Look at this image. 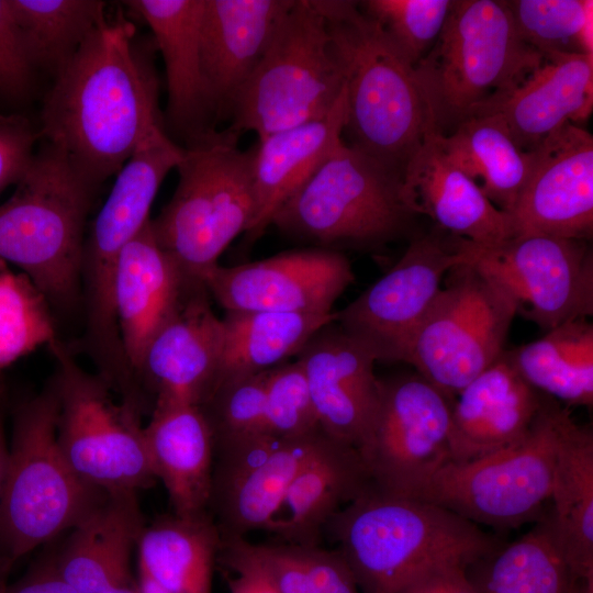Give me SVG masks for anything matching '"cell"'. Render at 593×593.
Masks as SVG:
<instances>
[{"mask_svg":"<svg viewBox=\"0 0 593 593\" xmlns=\"http://www.w3.org/2000/svg\"><path fill=\"white\" fill-rule=\"evenodd\" d=\"M40 132L20 114H0V193L16 184L36 152Z\"/></svg>","mask_w":593,"mask_h":593,"instance_id":"obj_46","label":"cell"},{"mask_svg":"<svg viewBox=\"0 0 593 593\" xmlns=\"http://www.w3.org/2000/svg\"><path fill=\"white\" fill-rule=\"evenodd\" d=\"M138 583L141 593H167L142 569H138Z\"/></svg>","mask_w":593,"mask_h":593,"instance_id":"obj_51","label":"cell"},{"mask_svg":"<svg viewBox=\"0 0 593 593\" xmlns=\"http://www.w3.org/2000/svg\"><path fill=\"white\" fill-rule=\"evenodd\" d=\"M542 400L502 354L451 402L450 461H469L518 443Z\"/></svg>","mask_w":593,"mask_h":593,"instance_id":"obj_24","label":"cell"},{"mask_svg":"<svg viewBox=\"0 0 593 593\" xmlns=\"http://www.w3.org/2000/svg\"><path fill=\"white\" fill-rule=\"evenodd\" d=\"M570 593H593V579L574 581Z\"/></svg>","mask_w":593,"mask_h":593,"instance_id":"obj_53","label":"cell"},{"mask_svg":"<svg viewBox=\"0 0 593 593\" xmlns=\"http://www.w3.org/2000/svg\"><path fill=\"white\" fill-rule=\"evenodd\" d=\"M0 593H78L57 572L54 562H46L29 572L11 586L0 581Z\"/></svg>","mask_w":593,"mask_h":593,"instance_id":"obj_48","label":"cell"},{"mask_svg":"<svg viewBox=\"0 0 593 593\" xmlns=\"http://www.w3.org/2000/svg\"><path fill=\"white\" fill-rule=\"evenodd\" d=\"M345 115L344 85L325 116L258 138L253 161L256 215L246 233L249 242L264 234L277 211L343 142Z\"/></svg>","mask_w":593,"mask_h":593,"instance_id":"obj_30","label":"cell"},{"mask_svg":"<svg viewBox=\"0 0 593 593\" xmlns=\"http://www.w3.org/2000/svg\"><path fill=\"white\" fill-rule=\"evenodd\" d=\"M243 538L221 539L219 561L227 569L230 593H279L245 550Z\"/></svg>","mask_w":593,"mask_h":593,"instance_id":"obj_47","label":"cell"},{"mask_svg":"<svg viewBox=\"0 0 593 593\" xmlns=\"http://www.w3.org/2000/svg\"><path fill=\"white\" fill-rule=\"evenodd\" d=\"M331 438H283L266 433L214 441L209 504L221 539L265 530L295 475Z\"/></svg>","mask_w":593,"mask_h":593,"instance_id":"obj_16","label":"cell"},{"mask_svg":"<svg viewBox=\"0 0 593 593\" xmlns=\"http://www.w3.org/2000/svg\"><path fill=\"white\" fill-rule=\"evenodd\" d=\"M510 299L470 261L451 268L402 358L450 402L494 363L515 317Z\"/></svg>","mask_w":593,"mask_h":593,"instance_id":"obj_12","label":"cell"},{"mask_svg":"<svg viewBox=\"0 0 593 593\" xmlns=\"http://www.w3.org/2000/svg\"><path fill=\"white\" fill-rule=\"evenodd\" d=\"M315 3L343 66L346 143L402 175L434 128L414 67L358 1Z\"/></svg>","mask_w":593,"mask_h":593,"instance_id":"obj_3","label":"cell"},{"mask_svg":"<svg viewBox=\"0 0 593 593\" xmlns=\"http://www.w3.org/2000/svg\"><path fill=\"white\" fill-rule=\"evenodd\" d=\"M58 402L57 438L76 474L101 491H137L155 481L141 411L100 374L82 369L58 339L51 347Z\"/></svg>","mask_w":593,"mask_h":593,"instance_id":"obj_10","label":"cell"},{"mask_svg":"<svg viewBox=\"0 0 593 593\" xmlns=\"http://www.w3.org/2000/svg\"><path fill=\"white\" fill-rule=\"evenodd\" d=\"M34 74L10 0H0V97L11 102L24 100Z\"/></svg>","mask_w":593,"mask_h":593,"instance_id":"obj_45","label":"cell"},{"mask_svg":"<svg viewBox=\"0 0 593 593\" xmlns=\"http://www.w3.org/2000/svg\"><path fill=\"white\" fill-rule=\"evenodd\" d=\"M322 430L301 363L283 362L267 371L265 433L283 438Z\"/></svg>","mask_w":593,"mask_h":593,"instance_id":"obj_44","label":"cell"},{"mask_svg":"<svg viewBox=\"0 0 593 593\" xmlns=\"http://www.w3.org/2000/svg\"><path fill=\"white\" fill-rule=\"evenodd\" d=\"M144 528L136 491H105L71 528L54 566L78 593L131 581V556Z\"/></svg>","mask_w":593,"mask_h":593,"instance_id":"obj_28","label":"cell"},{"mask_svg":"<svg viewBox=\"0 0 593 593\" xmlns=\"http://www.w3.org/2000/svg\"><path fill=\"white\" fill-rule=\"evenodd\" d=\"M470 262L512 302L516 315L550 331L593 314V253L586 240L546 235L494 245L470 242Z\"/></svg>","mask_w":593,"mask_h":593,"instance_id":"obj_13","label":"cell"},{"mask_svg":"<svg viewBox=\"0 0 593 593\" xmlns=\"http://www.w3.org/2000/svg\"><path fill=\"white\" fill-rule=\"evenodd\" d=\"M221 545L211 516L172 514L145 526L138 544V569L167 593H211Z\"/></svg>","mask_w":593,"mask_h":593,"instance_id":"obj_33","label":"cell"},{"mask_svg":"<svg viewBox=\"0 0 593 593\" xmlns=\"http://www.w3.org/2000/svg\"><path fill=\"white\" fill-rule=\"evenodd\" d=\"M97 188L64 154L43 142L0 204V260L21 269L51 305L71 310L81 300L87 216Z\"/></svg>","mask_w":593,"mask_h":593,"instance_id":"obj_4","label":"cell"},{"mask_svg":"<svg viewBox=\"0 0 593 593\" xmlns=\"http://www.w3.org/2000/svg\"><path fill=\"white\" fill-rule=\"evenodd\" d=\"M358 4L414 67L437 40L452 0H366Z\"/></svg>","mask_w":593,"mask_h":593,"instance_id":"obj_42","label":"cell"},{"mask_svg":"<svg viewBox=\"0 0 593 593\" xmlns=\"http://www.w3.org/2000/svg\"><path fill=\"white\" fill-rule=\"evenodd\" d=\"M7 454H8V449L5 446L3 429H2V425L0 421V495H1V489H2V483H3Z\"/></svg>","mask_w":593,"mask_h":593,"instance_id":"obj_52","label":"cell"},{"mask_svg":"<svg viewBox=\"0 0 593 593\" xmlns=\"http://www.w3.org/2000/svg\"><path fill=\"white\" fill-rule=\"evenodd\" d=\"M335 318L336 312H225L222 358L213 390L225 381L267 371L298 356L307 340Z\"/></svg>","mask_w":593,"mask_h":593,"instance_id":"obj_34","label":"cell"},{"mask_svg":"<svg viewBox=\"0 0 593 593\" xmlns=\"http://www.w3.org/2000/svg\"><path fill=\"white\" fill-rule=\"evenodd\" d=\"M126 7L153 33L167 81L166 125L184 142L213 130L201 61L204 0H130Z\"/></svg>","mask_w":593,"mask_h":593,"instance_id":"obj_26","label":"cell"},{"mask_svg":"<svg viewBox=\"0 0 593 593\" xmlns=\"http://www.w3.org/2000/svg\"><path fill=\"white\" fill-rule=\"evenodd\" d=\"M267 371L219 384L200 406L214 441L265 433Z\"/></svg>","mask_w":593,"mask_h":593,"instance_id":"obj_43","label":"cell"},{"mask_svg":"<svg viewBox=\"0 0 593 593\" xmlns=\"http://www.w3.org/2000/svg\"><path fill=\"white\" fill-rule=\"evenodd\" d=\"M396 593H400V592H396Z\"/></svg>","mask_w":593,"mask_h":593,"instance_id":"obj_54","label":"cell"},{"mask_svg":"<svg viewBox=\"0 0 593 593\" xmlns=\"http://www.w3.org/2000/svg\"><path fill=\"white\" fill-rule=\"evenodd\" d=\"M592 104L593 55L558 53L545 56L518 87L472 114H496L516 145L532 152L566 123L588 120Z\"/></svg>","mask_w":593,"mask_h":593,"instance_id":"obj_25","label":"cell"},{"mask_svg":"<svg viewBox=\"0 0 593 593\" xmlns=\"http://www.w3.org/2000/svg\"><path fill=\"white\" fill-rule=\"evenodd\" d=\"M144 437L153 472L164 483L174 514L208 513L214 439L202 409L156 402Z\"/></svg>","mask_w":593,"mask_h":593,"instance_id":"obj_29","label":"cell"},{"mask_svg":"<svg viewBox=\"0 0 593 593\" xmlns=\"http://www.w3.org/2000/svg\"><path fill=\"white\" fill-rule=\"evenodd\" d=\"M522 40L544 57L550 54L593 55L591 0L506 1Z\"/></svg>","mask_w":593,"mask_h":593,"instance_id":"obj_41","label":"cell"},{"mask_svg":"<svg viewBox=\"0 0 593 593\" xmlns=\"http://www.w3.org/2000/svg\"><path fill=\"white\" fill-rule=\"evenodd\" d=\"M471 257L469 240L450 234L418 237L385 275L336 312L335 322L367 346L377 360L402 361L445 276Z\"/></svg>","mask_w":593,"mask_h":593,"instance_id":"obj_15","label":"cell"},{"mask_svg":"<svg viewBox=\"0 0 593 593\" xmlns=\"http://www.w3.org/2000/svg\"><path fill=\"white\" fill-rule=\"evenodd\" d=\"M402 186L413 211L452 236L484 246L513 237L510 216L456 163L434 128L404 166Z\"/></svg>","mask_w":593,"mask_h":593,"instance_id":"obj_23","label":"cell"},{"mask_svg":"<svg viewBox=\"0 0 593 593\" xmlns=\"http://www.w3.org/2000/svg\"><path fill=\"white\" fill-rule=\"evenodd\" d=\"M209 296L203 282L190 280L177 307L148 343L136 377L154 391V403L201 406L210 396L224 326Z\"/></svg>","mask_w":593,"mask_h":593,"instance_id":"obj_21","label":"cell"},{"mask_svg":"<svg viewBox=\"0 0 593 593\" xmlns=\"http://www.w3.org/2000/svg\"><path fill=\"white\" fill-rule=\"evenodd\" d=\"M370 485L359 452L329 439L295 475L265 530L280 542L321 545L331 518Z\"/></svg>","mask_w":593,"mask_h":593,"instance_id":"obj_31","label":"cell"},{"mask_svg":"<svg viewBox=\"0 0 593 593\" xmlns=\"http://www.w3.org/2000/svg\"><path fill=\"white\" fill-rule=\"evenodd\" d=\"M243 546L279 593H362L337 549L284 542Z\"/></svg>","mask_w":593,"mask_h":593,"instance_id":"obj_39","label":"cell"},{"mask_svg":"<svg viewBox=\"0 0 593 593\" xmlns=\"http://www.w3.org/2000/svg\"><path fill=\"white\" fill-rule=\"evenodd\" d=\"M148 47L123 15L105 16L55 76L41 113V139L98 188L136 148L165 130Z\"/></svg>","mask_w":593,"mask_h":593,"instance_id":"obj_1","label":"cell"},{"mask_svg":"<svg viewBox=\"0 0 593 593\" xmlns=\"http://www.w3.org/2000/svg\"><path fill=\"white\" fill-rule=\"evenodd\" d=\"M465 566H446L428 573L434 593H480Z\"/></svg>","mask_w":593,"mask_h":593,"instance_id":"obj_49","label":"cell"},{"mask_svg":"<svg viewBox=\"0 0 593 593\" xmlns=\"http://www.w3.org/2000/svg\"><path fill=\"white\" fill-rule=\"evenodd\" d=\"M348 258L310 247L233 267L216 265L202 278L225 312L332 313L354 282Z\"/></svg>","mask_w":593,"mask_h":593,"instance_id":"obj_17","label":"cell"},{"mask_svg":"<svg viewBox=\"0 0 593 593\" xmlns=\"http://www.w3.org/2000/svg\"><path fill=\"white\" fill-rule=\"evenodd\" d=\"M503 355L539 393L568 405H592L593 325L588 318L563 323Z\"/></svg>","mask_w":593,"mask_h":593,"instance_id":"obj_36","label":"cell"},{"mask_svg":"<svg viewBox=\"0 0 593 593\" xmlns=\"http://www.w3.org/2000/svg\"><path fill=\"white\" fill-rule=\"evenodd\" d=\"M150 222L122 249L114 277L116 325L136 380L148 343L175 311L191 280L159 246Z\"/></svg>","mask_w":593,"mask_h":593,"instance_id":"obj_27","label":"cell"},{"mask_svg":"<svg viewBox=\"0 0 593 593\" xmlns=\"http://www.w3.org/2000/svg\"><path fill=\"white\" fill-rule=\"evenodd\" d=\"M451 402L419 374L381 380L372 430L358 451L378 491L418 497L450 461Z\"/></svg>","mask_w":593,"mask_h":593,"instance_id":"obj_14","label":"cell"},{"mask_svg":"<svg viewBox=\"0 0 593 593\" xmlns=\"http://www.w3.org/2000/svg\"><path fill=\"white\" fill-rule=\"evenodd\" d=\"M415 215L402 175L343 139L277 211L271 225L313 247L336 250L396 239Z\"/></svg>","mask_w":593,"mask_h":593,"instance_id":"obj_8","label":"cell"},{"mask_svg":"<svg viewBox=\"0 0 593 593\" xmlns=\"http://www.w3.org/2000/svg\"><path fill=\"white\" fill-rule=\"evenodd\" d=\"M10 4L35 71L54 77L107 16V4L99 0H10Z\"/></svg>","mask_w":593,"mask_h":593,"instance_id":"obj_37","label":"cell"},{"mask_svg":"<svg viewBox=\"0 0 593 593\" xmlns=\"http://www.w3.org/2000/svg\"><path fill=\"white\" fill-rule=\"evenodd\" d=\"M294 0H204L201 61L208 108L215 125L261 60Z\"/></svg>","mask_w":593,"mask_h":593,"instance_id":"obj_22","label":"cell"},{"mask_svg":"<svg viewBox=\"0 0 593 593\" xmlns=\"http://www.w3.org/2000/svg\"><path fill=\"white\" fill-rule=\"evenodd\" d=\"M344 91L343 66L315 0H294L240 89L230 130L258 138L325 116Z\"/></svg>","mask_w":593,"mask_h":593,"instance_id":"obj_9","label":"cell"},{"mask_svg":"<svg viewBox=\"0 0 593 593\" xmlns=\"http://www.w3.org/2000/svg\"><path fill=\"white\" fill-rule=\"evenodd\" d=\"M443 143L485 197L508 214L528 179L533 152L521 149L503 121L489 112L470 115L443 135Z\"/></svg>","mask_w":593,"mask_h":593,"instance_id":"obj_35","label":"cell"},{"mask_svg":"<svg viewBox=\"0 0 593 593\" xmlns=\"http://www.w3.org/2000/svg\"><path fill=\"white\" fill-rule=\"evenodd\" d=\"M325 532L362 593H395L436 569L470 568L500 547L477 524L439 505L385 494L372 484Z\"/></svg>","mask_w":593,"mask_h":593,"instance_id":"obj_2","label":"cell"},{"mask_svg":"<svg viewBox=\"0 0 593 593\" xmlns=\"http://www.w3.org/2000/svg\"><path fill=\"white\" fill-rule=\"evenodd\" d=\"M97 593H141L138 579L124 583L114 584L98 591Z\"/></svg>","mask_w":593,"mask_h":593,"instance_id":"obj_50","label":"cell"},{"mask_svg":"<svg viewBox=\"0 0 593 593\" xmlns=\"http://www.w3.org/2000/svg\"><path fill=\"white\" fill-rule=\"evenodd\" d=\"M563 406L544 394L529 432L518 443L482 457L446 463L418 499L474 524L517 527L549 500Z\"/></svg>","mask_w":593,"mask_h":593,"instance_id":"obj_11","label":"cell"},{"mask_svg":"<svg viewBox=\"0 0 593 593\" xmlns=\"http://www.w3.org/2000/svg\"><path fill=\"white\" fill-rule=\"evenodd\" d=\"M472 579L480 593H570L574 580L545 519L483 559Z\"/></svg>","mask_w":593,"mask_h":593,"instance_id":"obj_38","label":"cell"},{"mask_svg":"<svg viewBox=\"0 0 593 593\" xmlns=\"http://www.w3.org/2000/svg\"><path fill=\"white\" fill-rule=\"evenodd\" d=\"M232 130H209L182 146L178 183L152 228L187 279L203 276L256 215L255 145L242 150Z\"/></svg>","mask_w":593,"mask_h":593,"instance_id":"obj_6","label":"cell"},{"mask_svg":"<svg viewBox=\"0 0 593 593\" xmlns=\"http://www.w3.org/2000/svg\"><path fill=\"white\" fill-rule=\"evenodd\" d=\"M182 153V146L161 130L146 138L115 175L85 236L81 283L90 296L104 300L112 295L120 254L150 221L159 187L177 168Z\"/></svg>","mask_w":593,"mask_h":593,"instance_id":"obj_19","label":"cell"},{"mask_svg":"<svg viewBox=\"0 0 593 593\" xmlns=\"http://www.w3.org/2000/svg\"><path fill=\"white\" fill-rule=\"evenodd\" d=\"M58 340L51 304L22 272L0 260V372L36 348Z\"/></svg>","mask_w":593,"mask_h":593,"instance_id":"obj_40","label":"cell"},{"mask_svg":"<svg viewBox=\"0 0 593 593\" xmlns=\"http://www.w3.org/2000/svg\"><path fill=\"white\" fill-rule=\"evenodd\" d=\"M321 429L357 451L379 409L381 380L374 354L335 321L322 326L298 354Z\"/></svg>","mask_w":593,"mask_h":593,"instance_id":"obj_20","label":"cell"},{"mask_svg":"<svg viewBox=\"0 0 593 593\" xmlns=\"http://www.w3.org/2000/svg\"><path fill=\"white\" fill-rule=\"evenodd\" d=\"M532 152L528 179L507 214L513 237L546 235L588 242L593 233L592 135L566 123Z\"/></svg>","mask_w":593,"mask_h":593,"instance_id":"obj_18","label":"cell"},{"mask_svg":"<svg viewBox=\"0 0 593 593\" xmlns=\"http://www.w3.org/2000/svg\"><path fill=\"white\" fill-rule=\"evenodd\" d=\"M544 58L519 36L506 1L452 0L437 40L414 66L432 126L450 134L518 87Z\"/></svg>","mask_w":593,"mask_h":593,"instance_id":"obj_5","label":"cell"},{"mask_svg":"<svg viewBox=\"0 0 593 593\" xmlns=\"http://www.w3.org/2000/svg\"><path fill=\"white\" fill-rule=\"evenodd\" d=\"M545 522L574 580L593 579V433L564 407Z\"/></svg>","mask_w":593,"mask_h":593,"instance_id":"obj_32","label":"cell"},{"mask_svg":"<svg viewBox=\"0 0 593 593\" xmlns=\"http://www.w3.org/2000/svg\"><path fill=\"white\" fill-rule=\"evenodd\" d=\"M57 414L51 383L16 411L0 495V573L74 528L105 492L69 466L57 438Z\"/></svg>","mask_w":593,"mask_h":593,"instance_id":"obj_7","label":"cell"}]
</instances>
